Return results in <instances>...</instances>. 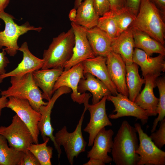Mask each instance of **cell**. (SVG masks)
<instances>
[{
	"label": "cell",
	"mask_w": 165,
	"mask_h": 165,
	"mask_svg": "<svg viewBox=\"0 0 165 165\" xmlns=\"http://www.w3.org/2000/svg\"><path fill=\"white\" fill-rule=\"evenodd\" d=\"M134 43L132 27L112 40L111 51L119 54L126 65L132 64Z\"/></svg>",
	"instance_id": "7402d4cb"
},
{
	"label": "cell",
	"mask_w": 165,
	"mask_h": 165,
	"mask_svg": "<svg viewBox=\"0 0 165 165\" xmlns=\"http://www.w3.org/2000/svg\"><path fill=\"white\" fill-rule=\"evenodd\" d=\"M47 138L41 144H34L30 145L28 150L31 152L38 160L40 165H51V159L52 157L53 148L47 146L50 140Z\"/></svg>",
	"instance_id": "f1b7e54d"
},
{
	"label": "cell",
	"mask_w": 165,
	"mask_h": 165,
	"mask_svg": "<svg viewBox=\"0 0 165 165\" xmlns=\"http://www.w3.org/2000/svg\"><path fill=\"white\" fill-rule=\"evenodd\" d=\"M75 44L74 35L71 27L67 32H62L53 38L43 55L44 63L42 69L60 67L64 68L71 58Z\"/></svg>",
	"instance_id": "3957f363"
},
{
	"label": "cell",
	"mask_w": 165,
	"mask_h": 165,
	"mask_svg": "<svg viewBox=\"0 0 165 165\" xmlns=\"http://www.w3.org/2000/svg\"><path fill=\"white\" fill-rule=\"evenodd\" d=\"M162 13L165 14L150 0H141L136 20L130 26L146 33L164 45L165 24Z\"/></svg>",
	"instance_id": "7a4b0ae2"
},
{
	"label": "cell",
	"mask_w": 165,
	"mask_h": 165,
	"mask_svg": "<svg viewBox=\"0 0 165 165\" xmlns=\"http://www.w3.org/2000/svg\"><path fill=\"white\" fill-rule=\"evenodd\" d=\"M6 53L4 49H2V52L0 51V75L6 73L5 68L9 63V61L6 56Z\"/></svg>",
	"instance_id": "d590c367"
},
{
	"label": "cell",
	"mask_w": 165,
	"mask_h": 165,
	"mask_svg": "<svg viewBox=\"0 0 165 165\" xmlns=\"http://www.w3.org/2000/svg\"><path fill=\"white\" fill-rule=\"evenodd\" d=\"M138 135L139 146L135 152L139 156L137 165H164L165 152L157 147L139 123L134 124Z\"/></svg>",
	"instance_id": "9c48e42d"
},
{
	"label": "cell",
	"mask_w": 165,
	"mask_h": 165,
	"mask_svg": "<svg viewBox=\"0 0 165 165\" xmlns=\"http://www.w3.org/2000/svg\"><path fill=\"white\" fill-rule=\"evenodd\" d=\"M0 134L7 140L9 146L25 152L28 146L34 143L29 129L16 114L13 117L12 123L7 127H0Z\"/></svg>",
	"instance_id": "52a82bcc"
},
{
	"label": "cell",
	"mask_w": 165,
	"mask_h": 165,
	"mask_svg": "<svg viewBox=\"0 0 165 165\" xmlns=\"http://www.w3.org/2000/svg\"><path fill=\"white\" fill-rule=\"evenodd\" d=\"M132 27L134 48L140 49L151 56L154 53L165 55L164 45L146 33Z\"/></svg>",
	"instance_id": "d4e9b609"
},
{
	"label": "cell",
	"mask_w": 165,
	"mask_h": 165,
	"mask_svg": "<svg viewBox=\"0 0 165 165\" xmlns=\"http://www.w3.org/2000/svg\"><path fill=\"white\" fill-rule=\"evenodd\" d=\"M10 77L11 86L6 90L1 91L2 96L7 97L11 96L26 99L32 107L38 112L41 105L47 104L48 102L43 101L42 92L35 82L33 72L20 76Z\"/></svg>",
	"instance_id": "277c9868"
},
{
	"label": "cell",
	"mask_w": 165,
	"mask_h": 165,
	"mask_svg": "<svg viewBox=\"0 0 165 165\" xmlns=\"http://www.w3.org/2000/svg\"><path fill=\"white\" fill-rule=\"evenodd\" d=\"M74 22L89 29L97 26L100 16L96 12L92 0H85L78 7Z\"/></svg>",
	"instance_id": "484cf974"
},
{
	"label": "cell",
	"mask_w": 165,
	"mask_h": 165,
	"mask_svg": "<svg viewBox=\"0 0 165 165\" xmlns=\"http://www.w3.org/2000/svg\"><path fill=\"white\" fill-rule=\"evenodd\" d=\"M86 35L96 56L106 57L111 51L112 39L104 31L97 27L86 29Z\"/></svg>",
	"instance_id": "cb8c5ba5"
},
{
	"label": "cell",
	"mask_w": 165,
	"mask_h": 165,
	"mask_svg": "<svg viewBox=\"0 0 165 165\" xmlns=\"http://www.w3.org/2000/svg\"><path fill=\"white\" fill-rule=\"evenodd\" d=\"M137 130L128 121L122 123L113 140L111 151L112 161L116 165H137L139 146Z\"/></svg>",
	"instance_id": "6da1fadb"
},
{
	"label": "cell",
	"mask_w": 165,
	"mask_h": 165,
	"mask_svg": "<svg viewBox=\"0 0 165 165\" xmlns=\"http://www.w3.org/2000/svg\"><path fill=\"white\" fill-rule=\"evenodd\" d=\"M112 12L116 23L119 35L131 25L136 20V15L126 7Z\"/></svg>",
	"instance_id": "f546056e"
},
{
	"label": "cell",
	"mask_w": 165,
	"mask_h": 165,
	"mask_svg": "<svg viewBox=\"0 0 165 165\" xmlns=\"http://www.w3.org/2000/svg\"><path fill=\"white\" fill-rule=\"evenodd\" d=\"M160 127L149 136L156 145L161 149L165 144V119L160 122Z\"/></svg>",
	"instance_id": "d6a6232c"
},
{
	"label": "cell",
	"mask_w": 165,
	"mask_h": 165,
	"mask_svg": "<svg viewBox=\"0 0 165 165\" xmlns=\"http://www.w3.org/2000/svg\"><path fill=\"white\" fill-rule=\"evenodd\" d=\"M114 134L111 129H102L94 138L92 148L87 152V157L100 160L105 164L112 162V158L108 154L112 150Z\"/></svg>",
	"instance_id": "2e32d148"
},
{
	"label": "cell",
	"mask_w": 165,
	"mask_h": 165,
	"mask_svg": "<svg viewBox=\"0 0 165 165\" xmlns=\"http://www.w3.org/2000/svg\"><path fill=\"white\" fill-rule=\"evenodd\" d=\"M107 96H104L96 104L88 105L87 110L90 112V119L83 130L89 134L88 146H92L94 138L102 129L107 126L112 125L106 112Z\"/></svg>",
	"instance_id": "5bb4252c"
},
{
	"label": "cell",
	"mask_w": 165,
	"mask_h": 165,
	"mask_svg": "<svg viewBox=\"0 0 165 165\" xmlns=\"http://www.w3.org/2000/svg\"><path fill=\"white\" fill-rule=\"evenodd\" d=\"M110 10L115 12L126 7V0H109Z\"/></svg>",
	"instance_id": "8d00e7d4"
},
{
	"label": "cell",
	"mask_w": 165,
	"mask_h": 165,
	"mask_svg": "<svg viewBox=\"0 0 165 165\" xmlns=\"http://www.w3.org/2000/svg\"><path fill=\"white\" fill-rule=\"evenodd\" d=\"M105 164L101 160L94 158H90L87 162L84 163V165H104Z\"/></svg>",
	"instance_id": "ab89813d"
},
{
	"label": "cell",
	"mask_w": 165,
	"mask_h": 165,
	"mask_svg": "<svg viewBox=\"0 0 165 165\" xmlns=\"http://www.w3.org/2000/svg\"><path fill=\"white\" fill-rule=\"evenodd\" d=\"M8 98L6 107L14 112L26 125L31 133L34 143H38L40 132L38 125L41 117L40 113L34 110L26 99L11 96Z\"/></svg>",
	"instance_id": "ba28073f"
},
{
	"label": "cell",
	"mask_w": 165,
	"mask_h": 165,
	"mask_svg": "<svg viewBox=\"0 0 165 165\" xmlns=\"http://www.w3.org/2000/svg\"><path fill=\"white\" fill-rule=\"evenodd\" d=\"M89 99L87 98L85 101L84 111L74 131L68 132L66 127L64 126L54 136L57 145L63 147L67 159L71 165L73 164L74 157H77L80 153L86 151L87 143L82 135V127Z\"/></svg>",
	"instance_id": "5b68a950"
},
{
	"label": "cell",
	"mask_w": 165,
	"mask_h": 165,
	"mask_svg": "<svg viewBox=\"0 0 165 165\" xmlns=\"http://www.w3.org/2000/svg\"><path fill=\"white\" fill-rule=\"evenodd\" d=\"M106 100L113 104L115 114H109L108 117L111 119H116L126 116H131L140 120L143 125L147 122L148 117L145 112L128 97L120 93L116 95H108Z\"/></svg>",
	"instance_id": "7c38bea8"
},
{
	"label": "cell",
	"mask_w": 165,
	"mask_h": 165,
	"mask_svg": "<svg viewBox=\"0 0 165 165\" xmlns=\"http://www.w3.org/2000/svg\"><path fill=\"white\" fill-rule=\"evenodd\" d=\"M0 19L5 24L4 30L0 31V49L5 47L6 53L10 56H14L18 50L17 42L20 35L30 30L39 32L42 29L41 27L35 28L31 25L28 22L18 25L14 22V17L4 11L0 13Z\"/></svg>",
	"instance_id": "8992f818"
},
{
	"label": "cell",
	"mask_w": 165,
	"mask_h": 165,
	"mask_svg": "<svg viewBox=\"0 0 165 165\" xmlns=\"http://www.w3.org/2000/svg\"><path fill=\"white\" fill-rule=\"evenodd\" d=\"M77 16V10L76 9L74 8L71 9L69 14L68 17L69 19L72 22H74L75 21Z\"/></svg>",
	"instance_id": "b9f144b4"
},
{
	"label": "cell",
	"mask_w": 165,
	"mask_h": 165,
	"mask_svg": "<svg viewBox=\"0 0 165 165\" xmlns=\"http://www.w3.org/2000/svg\"><path fill=\"white\" fill-rule=\"evenodd\" d=\"M83 0H75V8H77L81 3L82 2Z\"/></svg>",
	"instance_id": "ee69618b"
},
{
	"label": "cell",
	"mask_w": 165,
	"mask_h": 165,
	"mask_svg": "<svg viewBox=\"0 0 165 165\" xmlns=\"http://www.w3.org/2000/svg\"><path fill=\"white\" fill-rule=\"evenodd\" d=\"M84 78L83 67L82 62L72 67L67 70H64L56 82L53 92L59 88L65 86L72 91L71 94L73 101L79 104L84 103L88 94L79 92L78 87L80 79Z\"/></svg>",
	"instance_id": "4fadbf2b"
},
{
	"label": "cell",
	"mask_w": 165,
	"mask_h": 165,
	"mask_svg": "<svg viewBox=\"0 0 165 165\" xmlns=\"http://www.w3.org/2000/svg\"><path fill=\"white\" fill-rule=\"evenodd\" d=\"M161 75V73H158L144 77V88L134 101L145 112L148 117L157 115L156 109L159 99L155 96L153 89L156 86V79Z\"/></svg>",
	"instance_id": "e0dca14e"
},
{
	"label": "cell",
	"mask_w": 165,
	"mask_h": 165,
	"mask_svg": "<svg viewBox=\"0 0 165 165\" xmlns=\"http://www.w3.org/2000/svg\"><path fill=\"white\" fill-rule=\"evenodd\" d=\"M96 26L105 31L112 40L118 36L116 23L111 10L100 17Z\"/></svg>",
	"instance_id": "4dcf8cb0"
},
{
	"label": "cell",
	"mask_w": 165,
	"mask_h": 165,
	"mask_svg": "<svg viewBox=\"0 0 165 165\" xmlns=\"http://www.w3.org/2000/svg\"></svg>",
	"instance_id": "f6af8a7d"
},
{
	"label": "cell",
	"mask_w": 165,
	"mask_h": 165,
	"mask_svg": "<svg viewBox=\"0 0 165 165\" xmlns=\"http://www.w3.org/2000/svg\"><path fill=\"white\" fill-rule=\"evenodd\" d=\"M134 48L133 61L140 67L144 77L148 75L165 72V55L159 54L156 57H152L140 49Z\"/></svg>",
	"instance_id": "ffe728a7"
},
{
	"label": "cell",
	"mask_w": 165,
	"mask_h": 165,
	"mask_svg": "<svg viewBox=\"0 0 165 165\" xmlns=\"http://www.w3.org/2000/svg\"><path fill=\"white\" fill-rule=\"evenodd\" d=\"M138 68V65L134 62L126 65V79L129 98L134 102L145 82V79L141 78L139 74Z\"/></svg>",
	"instance_id": "4316f807"
},
{
	"label": "cell",
	"mask_w": 165,
	"mask_h": 165,
	"mask_svg": "<svg viewBox=\"0 0 165 165\" xmlns=\"http://www.w3.org/2000/svg\"><path fill=\"white\" fill-rule=\"evenodd\" d=\"M72 91L71 89L65 86H62L57 89L53 94L52 97L48 101L46 105H41L39 109L41 117L39 122L38 127L44 141L49 138L52 141L55 149L57 151L58 157H60L62 151L60 146L56 142L53 135L54 129L51 122V114L52 108L57 99L62 95L69 93Z\"/></svg>",
	"instance_id": "30bf717a"
},
{
	"label": "cell",
	"mask_w": 165,
	"mask_h": 165,
	"mask_svg": "<svg viewBox=\"0 0 165 165\" xmlns=\"http://www.w3.org/2000/svg\"><path fill=\"white\" fill-rule=\"evenodd\" d=\"M64 70L58 67L45 69L38 70L33 72V77L37 86L42 91V97L49 101L53 93L54 85Z\"/></svg>",
	"instance_id": "44dd1931"
},
{
	"label": "cell",
	"mask_w": 165,
	"mask_h": 165,
	"mask_svg": "<svg viewBox=\"0 0 165 165\" xmlns=\"http://www.w3.org/2000/svg\"><path fill=\"white\" fill-rule=\"evenodd\" d=\"M84 78L80 79L78 87L79 92L90 91L92 95L93 104L98 102L105 96L112 95L107 86L90 73H85Z\"/></svg>",
	"instance_id": "603a6c76"
},
{
	"label": "cell",
	"mask_w": 165,
	"mask_h": 165,
	"mask_svg": "<svg viewBox=\"0 0 165 165\" xmlns=\"http://www.w3.org/2000/svg\"><path fill=\"white\" fill-rule=\"evenodd\" d=\"M21 165H40L35 156L28 150L24 153Z\"/></svg>",
	"instance_id": "e575fe53"
},
{
	"label": "cell",
	"mask_w": 165,
	"mask_h": 165,
	"mask_svg": "<svg viewBox=\"0 0 165 165\" xmlns=\"http://www.w3.org/2000/svg\"><path fill=\"white\" fill-rule=\"evenodd\" d=\"M106 64L110 78L118 92L128 97L126 64L121 57L111 51L106 57Z\"/></svg>",
	"instance_id": "9a60e30c"
},
{
	"label": "cell",
	"mask_w": 165,
	"mask_h": 165,
	"mask_svg": "<svg viewBox=\"0 0 165 165\" xmlns=\"http://www.w3.org/2000/svg\"><path fill=\"white\" fill-rule=\"evenodd\" d=\"M7 97L4 96H2L0 97V117L2 115V109L6 107V105L8 101Z\"/></svg>",
	"instance_id": "60d3db41"
},
{
	"label": "cell",
	"mask_w": 165,
	"mask_h": 165,
	"mask_svg": "<svg viewBox=\"0 0 165 165\" xmlns=\"http://www.w3.org/2000/svg\"><path fill=\"white\" fill-rule=\"evenodd\" d=\"M18 50L23 53L22 60L14 69L0 75V83L6 78L22 76L39 70L43 67L44 63L43 59L37 57L31 53L27 42L23 43Z\"/></svg>",
	"instance_id": "ac0fdd59"
},
{
	"label": "cell",
	"mask_w": 165,
	"mask_h": 165,
	"mask_svg": "<svg viewBox=\"0 0 165 165\" xmlns=\"http://www.w3.org/2000/svg\"><path fill=\"white\" fill-rule=\"evenodd\" d=\"M82 63L84 74L87 72L92 74L107 86L112 95H117L118 93L109 77L106 64V57L96 56L85 60Z\"/></svg>",
	"instance_id": "d6986e66"
},
{
	"label": "cell",
	"mask_w": 165,
	"mask_h": 165,
	"mask_svg": "<svg viewBox=\"0 0 165 165\" xmlns=\"http://www.w3.org/2000/svg\"><path fill=\"white\" fill-rule=\"evenodd\" d=\"M94 8L100 16L110 10L109 0H92Z\"/></svg>",
	"instance_id": "836d02e7"
},
{
	"label": "cell",
	"mask_w": 165,
	"mask_h": 165,
	"mask_svg": "<svg viewBox=\"0 0 165 165\" xmlns=\"http://www.w3.org/2000/svg\"><path fill=\"white\" fill-rule=\"evenodd\" d=\"M141 0H126V7L136 15L138 12Z\"/></svg>",
	"instance_id": "74e56055"
},
{
	"label": "cell",
	"mask_w": 165,
	"mask_h": 165,
	"mask_svg": "<svg viewBox=\"0 0 165 165\" xmlns=\"http://www.w3.org/2000/svg\"><path fill=\"white\" fill-rule=\"evenodd\" d=\"M7 142L0 134V165H21L25 152L9 147Z\"/></svg>",
	"instance_id": "83f0119b"
},
{
	"label": "cell",
	"mask_w": 165,
	"mask_h": 165,
	"mask_svg": "<svg viewBox=\"0 0 165 165\" xmlns=\"http://www.w3.org/2000/svg\"><path fill=\"white\" fill-rule=\"evenodd\" d=\"M9 2L10 0H0V13L4 11Z\"/></svg>",
	"instance_id": "7bdbcfd3"
},
{
	"label": "cell",
	"mask_w": 165,
	"mask_h": 165,
	"mask_svg": "<svg viewBox=\"0 0 165 165\" xmlns=\"http://www.w3.org/2000/svg\"><path fill=\"white\" fill-rule=\"evenodd\" d=\"M74 35L75 44L72 56L65 64L64 70L87 59L96 57L89 42L86 35L87 29L74 22L71 23Z\"/></svg>",
	"instance_id": "8fae6325"
},
{
	"label": "cell",
	"mask_w": 165,
	"mask_h": 165,
	"mask_svg": "<svg viewBox=\"0 0 165 165\" xmlns=\"http://www.w3.org/2000/svg\"><path fill=\"white\" fill-rule=\"evenodd\" d=\"M164 13L165 12V0H150Z\"/></svg>",
	"instance_id": "f35d334b"
},
{
	"label": "cell",
	"mask_w": 165,
	"mask_h": 165,
	"mask_svg": "<svg viewBox=\"0 0 165 165\" xmlns=\"http://www.w3.org/2000/svg\"><path fill=\"white\" fill-rule=\"evenodd\" d=\"M159 93V98L157 105L156 112L158 116L155 119L151 130V132H154L159 122L165 118V79L164 77L157 78L156 80Z\"/></svg>",
	"instance_id": "1f68e13d"
}]
</instances>
